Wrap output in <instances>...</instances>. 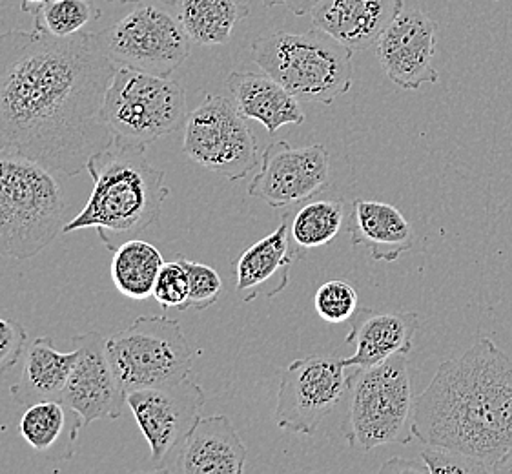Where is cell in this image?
<instances>
[{"instance_id": "obj_20", "label": "cell", "mask_w": 512, "mask_h": 474, "mask_svg": "<svg viewBox=\"0 0 512 474\" xmlns=\"http://www.w3.org/2000/svg\"><path fill=\"white\" fill-rule=\"evenodd\" d=\"M349 236L354 247L367 248L372 259L385 263H394L416 243V232L400 210L372 199L354 201Z\"/></svg>"}, {"instance_id": "obj_34", "label": "cell", "mask_w": 512, "mask_h": 474, "mask_svg": "<svg viewBox=\"0 0 512 474\" xmlns=\"http://www.w3.org/2000/svg\"><path fill=\"white\" fill-rule=\"evenodd\" d=\"M316 0H288V8L296 15H310Z\"/></svg>"}, {"instance_id": "obj_14", "label": "cell", "mask_w": 512, "mask_h": 474, "mask_svg": "<svg viewBox=\"0 0 512 474\" xmlns=\"http://www.w3.org/2000/svg\"><path fill=\"white\" fill-rule=\"evenodd\" d=\"M77 360L62 394V403L79 414L82 425L123 416L126 391L113 371L101 332H84L73 338Z\"/></svg>"}, {"instance_id": "obj_15", "label": "cell", "mask_w": 512, "mask_h": 474, "mask_svg": "<svg viewBox=\"0 0 512 474\" xmlns=\"http://www.w3.org/2000/svg\"><path fill=\"white\" fill-rule=\"evenodd\" d=\"M438 24L420 10H403L376 42V55L389 81L403 90L436 84L434 68Z\"/></svg>"}, {"instance_id": "obj_19", "label": "cell", "mask_w": 512, "mask_h": 474, "mask_svg": "<svg viewBox=\"0 0 512 474\" xmlns=\"http://www.w3.org/2000/svg\"><path fill=\"white\" fill-rule=\"evenodd\" d=\"M296 248L290 239L288 216H281L279 227L259 239L236 261V289L245 301L259 296L274 298L287 289L290 283V267L296 261Z\"/></svg>"}, {"instance_id": "obj_6", "label": "cell", "mask_w": 512, "mask_h": 474, "mask_svg": "<svg viewBox=\"0 0 512 474\" xmlns=\"http://www.w3.org/2000/svg\"><path fill=\"white\" fill-rule=\"evenodd\" d=\"M414 400L409 354L401 352L379 365L359 369L343 423L350 447L372 451L381 445L410 444Z\"/></svg>"}, {"instance_id": "obj_21", "label": "cell", "mask_w": 512, "mask_h": 474, "mask_svg": "<svg viewBox=\"0 0 512 474\" xmlns=\"http://www.w3.org/2000/svg\"><path fill=\"white\" fill-rule=\"evenodd\" d=\"M226 86L237 112L263 124L268 134H276L287 124L305 123L301 101L265 72H232Z\"/></svg>"}, {"instance_id": "obj_38", "label": "cell", "mask_w": 512, "mask_h": 474, "mask_svg": "<svg viewBox=\"0 0 512 474\" xmlns=\"http://www.w3.org/2000/svg\"><path fill=\"white\" fill-rule=\"evenodd\" d=\"M115 2H123V4H126V2H146V0H115ZM159 2H164V4H175L177 0H159Z\"/></svg>"}, {"instance_id": "obj_5", "label": "cell", "mask_w": 512, "mask_h": 474, "mask_svg": "<svg viewBox=\"0 0 512 474\" xmlns=\"http://www.w3.org/2000/svg\"><path fill=\"white\" fill-rule=\"evenodd\" d=\"M354 52L319 28L270 31L252 44L261 72L283 84L301 103L332 104L352 88Z\"/></svg>"}, {"instance_id": "obj_22", "label": "cell", "mask_w": 512, "mask_h": 474, "mask_svg": "<svg viewBox=\"0 0 512 474\" xmlns=\"http://www.w3.org/2000/svg\"><path fill=\"white\" fill-rule=\"evenodd\" d=\"M77 360V349L61 352L55 349L52 338L42 336L31 341L24 352V365L17 383L11 387L13 400L19 405L59 400Z\"/></svg>"}, {"instance_id": "obj_37", "label": "cell", "mask_w": 512, "mask_h": 474, "mask_svg": "<svg viewBox=\"0 0 512 474\" xmlns=\"http://www.w3.org/2000/svg\"><path fill=\"white\" fill-rule=\"evenodd\" d=\"M261 4H265L268 8H272V6H281V4H288V0H259Z\"/></svg>"}, {"instance_id": "obj_13", "label": "cell", "mask_w": 512, "mask_h": 474, "mask_svg": "<svg viewBox=\"0 0 512 474\" xmlns=\"http://www.w3.org/2000/svg\"><path fill=\"white\" fill-rule=\"evenodd\" d=\"M330 185V155L323 145L292 148L277 141L261 154L259 172L248 185V196L272 208L310 201Z\"/></svg>"}, {"instance_id": "obj_16", "label": "cell", "mask_w": 512, "mask_h": 474, "mask_svg": "<svg viewBox=\"0 0 512 474\" xmlns=\"http://www.w3.org/2000/svg\"><path fill=\"white\" fill-rule=\"evenodd\" d=\"M246 445L225 414L199 418L177 449V462L166 469L183 474H243Z\"/></svg>"}, {"instance_id": "obj_11", "label": "cell", "mask_w": 512, "mask_h": 474, "mask_svg": "<svg viewBox=\"0 0 512 474\" xmlns=\"http://www.w3.org/2000/svg\"><path fill=\"white\" fill-rule=\"evenodd\" d=\"M358 371L334 354H312L292 361L277 391V427L285 433H316L345 392L352 389Z\"/></svg>"}, {"instance_id": "obj_32", "label": "cell", "mask_w": 512, "mask_h": 474, "mask_svg": "<svg viewBox=\"0 0 512 474\" xmlns=\"http://www.w3.org/2000/svg\"><path fill=\"white\" fill-rule=\"evenodd\" d=\"M28 332L19 321L0 318V374H10L28 349Z\"/></svg>"}, {"instance_id": "obj_30", "label": "cell", "mask_w": 512, "mask_h": 474, "mask_svg": "<svg viewBox=\"0 0 512 474\" xmlns=\"http://www.w3.org/2000/svg\"><path fill=\"white\" fill-rule=\"evenodd\" d=\"M177 258L183 263L188 274V283H190L188 310L194 309L201 312V310L210 309L219 299V294L223 292V279L210 265L186 259L183 254H177Z\"/></svg>"}, {"instance_id": "obj_2", "label": "cell", "mask_w": 512, "mask_h": 474, "mask_svg": "<svg viewBox=\"0 0 512 474\" xmlns=\"http://www.w3.org/2000/svg\"><path fill=\"white\" fill-rule=\"evenodd\" d=\"M414 438L494 465L512 451V360L480 338L460 358L441 363L416 396Z\"/></svg>"}, {"instance_id": "obj_31", "label": "cell", "mask_w": 512, "mask_h": 474, "mask_svg": "<svg viewBox=\"0 0 512 474\" xmlns=\"http://www.w3.org/2000/svg\"><path fill=\"white\" fill-rule=\"evenodd\" d=\"M421 462L432 474H487L494 473V465L472 458L467 454L427 445L421 451Z\"/></svg>"}, {"instance_id": "obj_33", "label": "cell", "mask_w": 512, "mask_h": 474, "mask_svg": "<svg viewBox=\"0 0 512 474\" xmlns=\"http://www.w3.org/2000/svg\"><path fill=\"white\" fill-rule=\"evenodd\" d=\"M381 473H429L423 462H410L403 458H390L387 464L379 469Z\"/></svg>"}, {"instance_id": "obj_36", "label": "cell", "mask_w": 512, "mask_h": 474, "mask_svg": "<svg viewBox=\"0 0 512 474\" xmlns=\"http://www.w3.org/2000/svg\"><path fill=\"white\" fill-rule=\"evenodd\" d=\"M46 2H50V0H22V11H31Z\"/></svg>"}, {"instance_id": "obj_29", "label": "cell", "mask_w": 512, "mask_h": 474, "mask_svg": "<svg viewBox=\"0 0 512 474\" xmlns=\"http://www.w3.org/2000/svg\"><path fill=\"white\" fill-rule=\"evenodd\" d=\"M155 301L164 310H188V299H190V283L183 263L175 256L174 261L164 263L159 276L155 279L154 285Z\"/></svg>"}, {"instance_id": "obj_4", "label": "cell", "mask_w": 512, "mask_h": 474, "mask_svg": "<svg viewBox=\"0 0 512 474\" xmlns=\"http://www.w3.org/2000/svg\"><path fill=\"white\" fill-rule=\"evenodd\" d=\"M66 203L57 174L0 150V258L31 259L64 228Z\"/></svg>"}, {"instance_id": "obj_25", "label": "cell", "mask_w": 512, "mask_h": 474, "mask_svg": "<svg viewBox=\"0 0 512 474\" xmlns=\"http://www.w3.org/2000/svg\"><path fill=\"white\" fill-rule=\"evenodd\" d=\"M159 248L137 239H130L113 252L112 281L124 298L144 301L154 294L155 279L163 268Z\"/></svg>"}, {"instance_id": "obj_26", "label": "cell", "mask_w": 512, "mask_h": 474, "mask_svg": "<svg viewBox=\"0 0 512 474\" xmlns=\"http://www.w3.org/2000/svg\"><path fill=\"white\" fill-rule=\"evenodd\" d=\"M290 239L297 254L330 245L343 225V203L336 199H316L287 212Z\"/></svg>"}, {"instance_id": "obj_35", "label": "cell", "mask_w": 512, "mask_h": 474, "mask_svg": "<svg viewBox=\"0 0 512 474\" xmlns=\"http://www.w3.org/2000/svg\"><path fill=\"white\" fill-rule=\"evenodd\" d=\"M496 473L512 474V451L503 458L502 462L496 464Z\"/></svg>"}, {"instance_id": "obj_3", "label": "cell", "mask_w": 512, "mask_h": 474, "mask_svg": "<svg viewBox=\"0 0 512 474\" xmlns=\"http://www.w3.org/2000/svg\"><path fill=\"white\" fill-rule=\"evenodd\" d=\"M86 170L93 181L92 196L62 234L93 228L104 247L115 252L159 221L170 188L164 185L163 170L148 161L146 145L115 139L90 159Z\"/></svg>"}, {"instance_id": "obj_23", "label": "cell", "mask_w": 512, "mask_h": 474, "mask_svg": "<svg viewBox=\"0 0 512 474\" xmlns=\"http://www.w3.org/2000/svg\"><path fill=\"white\" fill-rule=\"evenodd\" d=\"M82 427L79 414L59 400L31 403L19 425L22 438L31 449L48 454L57 462L72 460Z\"/></svg>"}, {"instance_id": "obj_9", "label": "cell", "mask_w": 512, "mask_h": 474, "mask_svg": "<svg viewBox=\"0 0 512 474\" xmlns=\"http://www.w3.org/2000/svg\"><path fill=\"white\" fill-rule=\"evenodd\" d=\"M183 150L195 165L236 183L261 163L256 135L236 104L225 95L205 93L188 114Z\"/></svg>"}, {"instance_id": "obj_8", "label": "cell", "mask_w": 512, "mask_h": 474, "mask_svg": "<svg viewBox=\"0 0 512 474\" xmlns=\"http://www.w3.org/2000/svg\"><path fill=\"white\" fill-rule=\"evenodd\" d=\"M183 86L168 77L117 68L104 99V119L115 139L152 145L188 119Z\"/></svg>"}, {"instance_id": "obj_28", "label": "cell", "mask_w": 512, "mask_h": 474, "mask_svg": "<svg viewBox=\"0 0 512 474\" xmlns=\"http://www.w3.org/2000/svg\"><path fill=\"white\" fill-rule=\"evenodd\" d=\"M314 309L332 325L352 320L358 310V290L347 279H330L316 290Z\"/></svg>"}, {"instance_id": "obj_7", "label": "cell", "mask_w": 512, "mask_h": 474, "mask_svg": "<svg viewBox=\"0 0 512 474\" xmlns=\"http://www.w3.org/2000/svg\"><path fill=\"white\" fill-rule=\"evenodd\" d=\"M106 352L126 394L190 378L194 352L179 321L141 316L106 338Z\"/></svg>"}, {"instance_id": "obj_27", "label": "cell", "mask_w": 512, "mask_h": 474, "mask_svg": "<svg viewBox=\"0 0 512 474\" xmlns=\"http://www.w3.org/2000/svg\"><path fill=\"white\" fill-rule=\"evenodd\" d=\"M33 28L55 37H72L93 19V6L88 0H50L30 11Z\"/></svg>"}, {"instance_id": "obj_1", "label": "cell", "mask_w": 512, "mask_h": 474, "mask_svg": "<svg viewBox=\"0 0 512 474\" xmlns=\"http://www.w3.org/2000/svg\"><path fill=\"white\" fill-rule=\"evenodd\" d=\"M117 66L97 33L0 35V150L62 177L79 176L115 141L104 99Z\"/></svg>"}, {"instance_id": "obj_24", "label": "cell", "mask_w": 512, "mask_h": 474, "mask_svg": "<svg viewBox=\"0 0 512 474\" xmlns=\"http://www.w3.org/2000/svg\"><path fill=\"white\" fill-rule=\"evenodd\" d=\"M177 17L190 41L219 46L230 41L237 22L248 15L239 0H177Z\"/></svg>"}, {"instance_id": "obj_18", "label": "cell", "mask_w": 512, "mask_h": 474, "mask_svg": "<svg viewBox=\"0 0 512 474\" xmlns=\"http://www.w3.org/2000/svg\"><path fill=\"white\" fill-rule=\"evenodd\" d=\"M352 320L347 343L356 352L343 363L354 369H369L401 352L410 354L421 325L420 316L407 310L374 312L358 307Z\"/></svg>"}, {"instance_id": "obj_17", "label": "cell", "mask_w": 512, "mask_h": 474, "mask_svg": "<svg viewBox=\"0 0 512 474\" xmlns=\"http://www.w3.org/2000/svg\"><path fill=\"white\" fill-rule=\"evenodd\" d=\"M401 11L403 0H316L310 17L352 52H363L376 46Z\"/></svg>"}, {"instance_id": "obj_10", "label": "cell", "mask_w": 512, "mask_h": 474, "mask_svg": "<svg viewBox=\"0 0 512 474\" xmlns=\"http://www.w3.org/2000/svg\"><path fill=\"white\" fill-rule=\"evenodd\" d=\"M106 57L117 68L170 77L188 59L190 39L179 17L159 6L130 11L97 33Z\"/></svg>"}, {"instance_id": "obj_12", "label": "cell", "mask_w": 512, "mask_h": 474, "mask_svg": "<svg viewBox=\"0 0 512 474\" xmlns=\"http://www.w3.org/2000/svg\"><path fill=\"white\" fill-rule=\"evenodd\" d=\"M205 402V391L190 378L126 394V405L132 409L144 440L150 445V462L155 471L166 469L168 458L199 422Z\"/></svg>"}]
</instances>
